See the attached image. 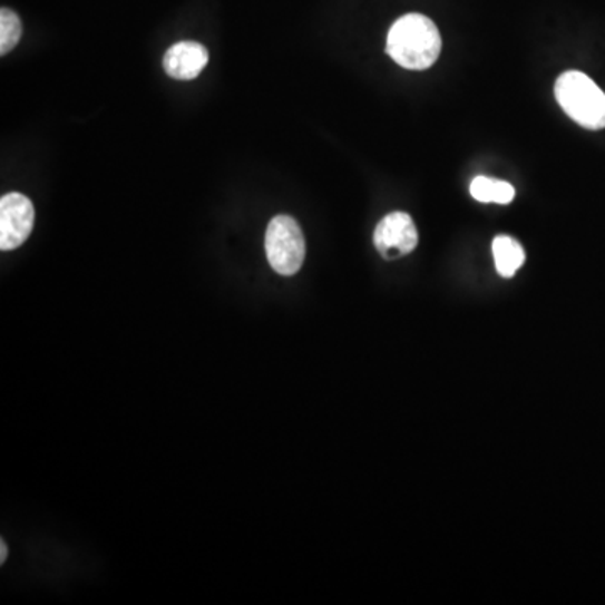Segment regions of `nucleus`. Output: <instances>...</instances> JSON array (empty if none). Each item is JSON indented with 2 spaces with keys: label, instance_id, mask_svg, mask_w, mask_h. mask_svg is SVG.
<instances>
[{
  "label": "nucleus",
  "instance_id": "f257e3e1",
  "mask_svg": "<svg viewBox=\"0 0 605 605\" xmlns=\"http://www.w3.org/2000/svg\"><path fill=\"white\" fill-rule=\"evenodd\" d=\"M442 39L431 19L408 14L397 19L387 36V55L406 69L431 68L441 55Z\"/></svg>",
  "mask_w": 605,
  "mask_h": 605
},
{
  "label": "nucleus",
  "instance_id": "f03ea898",
  "mask_svg": "<svg viewBox=\"0 0 605 605\" xmlns=\"http://www.w3.org/2000/svg\"><path fill=\"white\" fill-rule=\"evenodd\" d=\"M555 98L580 127L588 130L605 128V92L584 72H564L555 85Z\"/></svg>",
  "mask_w": 605,
  "mask_h": 605
},
{
  "label": "nucleus",
  "instance_id": "7ed1b4c3",
  "mask_svg": "<svg viewBox=\"0 0 605 605\" xmlns=\"http://www.w3.org/2000/svg\"><path fill=\"white\" fill-rule=\"evenodd\" d=\"M264 247L271 267L281 276H293L305 263V236L293 217L276 216L271 221Z\"/></svg>",
  "mask_w": 605,
  "mask_h": 605
},
{
  "label": "nucleus",
  "instance_id": "20e7f679",
  "mask_svg": "<svg viewBox=\"0 0 605 605\" xmlns=\"http://www.w3.org/2000/svg\"><path fill=\"white\" fill-rule=\"evenodd\" d=\"M35 206L26 195L12 192L0 198V250L22 246L35 230Z\"/></svg>",
  "mask_w": 605,
  "mask_h": 605
},
{
  "label": "nucleus",
  "instance_id": "39448f33",
  "mask_svg": "<svg viewBox=\"0 0 605 605\" xmlns=\"http://www.w3.org/2000/svg\"><path fill=\"white\" fill-rule=\"evenodd\" d=\"M418 241L414 221L406 213H392L383 217L373 234L377 251L389 261L412 253Z\"/></svg>",
  "mask_w": 605,
  "mask_h": 605
},
{
  "label": "nucleus",
  "instance_id": "423d86ee",
  "mask_svg": "<svg viewBox=\"0 0 605 605\" xmlns=\"http://www.w3.org/2000/svg\"><path fill=\"white\" fill-rule=\"evenodd\" d=\"M209 62V51L198 42H177L165 52L164 68L170 78L195 79Z\"/></svg>",
  "mask_w": 605,
  "mask_h": 605
},
{
  "label": "nucleus",
  "instance_id": "0eeeda50",
  "mask_svg": "<svg viewBox=\"0 0 605 605\" xmlns=\"http://www.w3.org/2000/svg\"><path fill=\"white\" fill-rule=\"evenodd\" d=\"M492 256L496 270L502 277L515 276L525 263L524 247L510 236H498L492 241Z\"/></svg>",
  "mask_w": 605,
  "mask_h": 605
},
{
  "label": "nucleus",
  "instance_id": "6e6552de",
  "mask_svg": "<svg viewBox=\"0 0 605 605\" xmlns=\"http://www.w3.org/2000/svg\"><path fill=\"white\" fill-rule=\"evenodd\" d=\"M471 195L478 202H495V204H510L515 198L514 185L495 178L476 177L471 182Z\"/></svg>",
  "mask_w": 605,
  "mask_h": 605
},
{
  "label": "nucleus",
  "instance_id": "1a4fd4ad",
  "mask_svg": "<svg viewBox=\"0 0 605 605\" xmlns=\"http://www.w3.org/2000/svg\"><path fill=\"white\" fill-rule=\"evenodd\" d=\"M22 36V22L11 9L0 11V55L11 52L18 46Z\"/></svg>",
  "mask_w": 605,
  "mask_h": 605
},
{
  "label": "nucleus",
  "instance_id": "9d476101",
  "mask_svg": "<svg viewBox=\"0 0 605 605\" xmlns=\"http://www.w3.org/2000/svg\"><path fill=\"white\" fill-rule=\"evenodd\" d=\"M0 550H2V557H0V564H4L6 558H8V545H6V541H2L0 544Z\"/></svg>",
  "mask_w": 605,
  "mask_h": 605
}]
</instances>
